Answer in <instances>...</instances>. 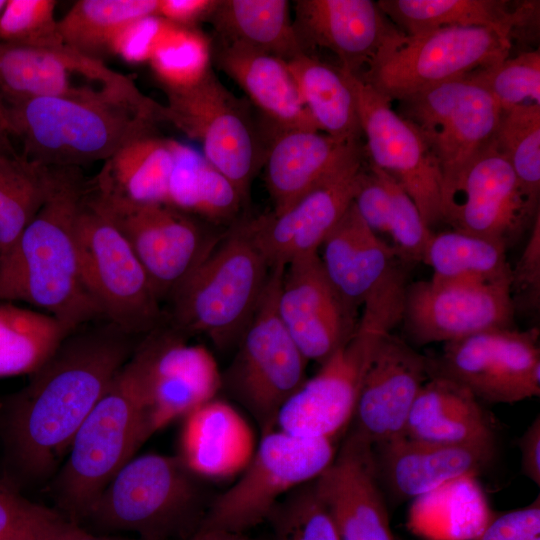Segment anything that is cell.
I'll return each mask as SVG.
<instances>
[{
    "label": "cell",
    "mask_w": 540,
    "mask_h": 540,
    "mask_svg": "<svg viewBox=\"0 0 540 540\" xmlns=\"http://www.w3.org/2000/svg\"><path fill=\"white\" fill-rule=\"evenodd\" d=\"M218 0H158L157 15L176 25L195 27L208 20Z\"/></svg>",
    "instance_id": "52"
},
{
    "label": "cell",
    "mask_w": 540,
    "mask_h": 540,
    "mask_svg": "<svg viewBox=\"0 0 540 540\" xmlns=\"http://www.w3.org/2000/svg\"><path fill=\"white\" fill-rule=\"evenodd\" d=\"M60 171L16 150L0 156V255L11 248L45 204Z\"/></svg>",
    "instance_id": "37"
},
{
    "label": "cell",
    "mask_w": 540,
    "mask_h": 540,
    "mask_svg": "<svg viewBox=\"0 0 540 540\" xmlns=\"http://www.w3.org/2000/svg\"><path fill=\"white\" fill-rule=\"evenodd\" d=\"M163 105L152 101L36 98L0 107V123L27 159L53 168L106 161L128 142L156 133Z\"/></svg>",
    "instance_id": "3"
},
{
    "label": "cell",
    "mask_w": 540,
    "mask_h": 540,
    "mask_svg": "<svg viewBox=\"0 0 540 540\" xmlns=\"http://www.w3.org/2000/svg\"><path fill=\"white\" fill-rule=\"evenodd\" d=\"M274 540H340L312 481L287 494L268 519Z\"/></svg>",
    "instance_id": "45"
},
{
    "label": "cell",
    "mask_w": 540,
    "mask_h": 540,
    "mask_svg": "<svg viewBox=\"0 0 540 540\" xmlns=\"http://www.w3.org/2000/svg\"><path fill=\"white\" fill-rule=\"evenodd\" d=\"M407 277L401 266L364 302L351 338L320 364L281 408L275 429L333 440L350 423L365 373L382 338L402 320Z\"/></svg>",
    "instance_id": "5"
},
{
    "label": "cell",
    "mask_w": 540,
    "mask_h": 540,
    "mask_svg": "<svg viewBox=\"0 0 540 540\" xmlns=\"http://www.w3.org/2000/svg\"><path fill=\"white\" fill-rule=\"evenodd\" d=\"M355 101L369 164L393 176L412 198L428 228L442 221V180L418 129L392 108V100L343 68Z\"/></svg>",
    "instance_id": "17"
},
{
    "label": "cell",
    "mask_w": 540,
    "mask_h": 540,
    "mask_svg": "<svg viewBox=\"0 0 540 540\" xmlns=\"http://www.w3.org/2000/svg\"><path fill=\"white\" fill-rule=\"evenodd\" d=\"M184 418L178 456L192 473L225 479L245 469L256 449L254 434L233 406L213 398Z\"/></svg>",
    "instance_id": "29"
},
{
    "label": "cell",
    "mask_w": 540,
    "mask_h": 540,
    "mask_svg": "<svg viewBox=\"0 0 540 540\" xmlns=\"http://www.w3.org/2000/svg\"><path fill=\"white\" fill-rule=\"evenodd\" d=\"M84 199L126 238L160 301L172 297L222 235L191 214L132 201L94 181L86 182Z\"/></svg>",
    "instance_id": "9"
},
{
    "label": "cell",
    "mask_w": 540,
    "mask_h": 540,
    "mask_svg": "<svg viewBox=\"0 0 540 540\" xmlns=\"http://www.w3.org/2000/svg\"><path fill=\"white\" fill-rule=\"evenodd\" d=\"M164 91V122L198 141L204 158L246 199L266 155L246 104L212 70L190 88Z\"/></svg>",
    "instance_id": "14"
},
{
    "label": "cell",
    "mask_w": 540,
    "mask_h": 540,
    "mask_svg": "<svg viewBox=\"0 0 540 540\" xmlns=\"http://www.w3.org/2000/svg\"><path fill=\"white\" fill-rule=\"evenodd\" d=\"M294 9L304 50L307 45L328 49L341 68L358 76L406 38L371 0H297Z\"/></svg>",
    "instance_id": "24"
},
{
    "label": "cell",
    "mask_w": 540,
    "mask_h": 540,
    "mask_svg": "<svg viewBox=\"0 0 540 540\" xmlns=\"http://www.w3.org/2000/svg\"><path fill=\"white\" fill-rule=\"evenodd\" d=\"M399 101L402 116L418 129L437 160L443 217L467 168L493 140L502 110L485 89L467 77Z\"/></svg>",
    "instance_id": "13"
},
{
    "label": "cell",
    "mask_w": 540,
    "mask_h": 540,
    "mask_svg": "<svg viewBox=\"0 0 540 540\" xmlns=\"http://www.w3.org/2000/svg\"><path fill=\"white\" fill-rule=\"evenodd\" d=\"M149 103L129 77L68 46L0 43V107L36 98Z\"/></svg>",
    "instance_id": "16"
},
{
    "label": "cell",
    "mask_w": 540,
    "mask_h": 540,
    "mask_svg": "<svg viewBox=\"0 0 540 540\" xmlns=\"http://www.w3.org/2000/svg\"><path fill=\"white\" fill-rule=\"evenodd\" d=\"M353 204L363 221L377 234L389 233L390 203L380 177L369 167L361 178Z\"/></svg>",
    "instance_id": "51"
},
{
    "label": "cell",
    "mask_w": 540,
    "mask_h": 540,
    "mask_svg": "<svg viewBox=\"0 0 540 540\" xmlns=\"http://www.w3.org/2000/svg\"><path fill=\"white\" fill-rule=\"evenodd\" d=\"M0 540H14V539H0Z\"/></svg>",
    "instance_id": "58"
},
{
    "label": "cell",
    "mask_w": 540,
    "mask_h": 540,
    "mask_svg": "<svg viewBox=\"0 0 540 540\" xmlns=\"http://www.w3.org/2000/svg\"><path fill=\"white\" fill-rule=\"evenodd\" d=\"M539 328H499L444 343L430 377L451 380L479 401L515 403L540 395Z\"/></svg>",
    "instance_id": "15"
},
{
    "label": "cell",
    "mask_w": 540,
    "mask_h": 540,
    "mask_svg": "<svg viewBox=\"0 0 540 540\" xmlns=\"http://www.w3.org/2000/svg\"><path fill=\"white\" fill-rule=\"evenodd\" d=\"M169 23L158 15L138 18L115 36L110 44L109 53L129 63H148Z\"/></svg>",
    "instance_id": "49"
},
{
    "label": "cell",
    "mask_w": 540,
    "mask_h": 540,
    "mask_svg": "<svg viewBox=\"0 0 540 540\" xmlns=\"http://www.w3.org/2000/svg\"><path fill=\"white\" fill-rule=\"evenodd\" d=\"M521 473L540 486V416L532 421L518 440Z\"/></svg>",
    "instance_id": "53"
},
{
    "label": "cell",
    "mask_w": 540,
    "mask_h": 540,
    "mask_svg": "<svg viewBox=\"0 0 540 540\" xmlns=\"http://www.w3.org/2000/svg\"><path fill=\"white\" fill-rule=\"evenodd\" d=\"M57 1L6 0L0 15V43L59 49L67 46L55 17Z\"/></svg>",
    "instance_id": "46"
},
{
    "label": "cell",
    "mask_w": 540,
    "mask_h": 540,
    "mask_svg": "<svg viewBox=\"0 0 540 540\" xmlns=\"http://www.w3.org/2000/svg\"><path fill=\"white\" fill-rule=\"evenodd\" d=\"M175 147L156 133L136 138L104 161L93 181L135 202L167 205Z\"/></svg>",
    "instance_id": "34"
},
{
    "label": "cell",
    "mask_w": 540,
    "mask_h": 540,
    "mask_svg": "<svg viewBox=\"0 0 540 540\" xmlns=\"http://www.w3.org/2000/svg\"><path fill=\"white\" fill-rule=\"evenodd\" d=\"M510 278L436 280L407 284L402 320L417 345L450 342L483 331L514 328Z\"/></svg>",
    "instance_id": "18"
},
{
    "label": "cell",
    "mask_w": 540,
    "mask_h": 540,
    "mask_svg": "<svg viewBox=\"0 0 540 540\" xmlns=\"http://www.w3.org/2000/svg\"><path fill=\"white\" fill-rule=\"evenodd\" d=\"M516 29L449 27L404 41L360 76L391 100L454 81L510 56Z\"/></svg>",
    "instance_id": "12"
},
{
    "label": "cell",
    "mask_w": 540,
    "mask_h": 540,
    "mask_svg": "<svg viewBox=\"0 0 540 540\" xmlns=\"http://www.w3.org/2000/svg\"><path fill=\"white\" fill-rule=\"evenodd\" d=\"M82 527L0 483V539L69 540Z\"/></svg>",
    "instance_id": "43"
},
{
    "label": "cell",
    "mask_w": 540,
    "mask_h": 540,
    "mask_svg": "<svg viewBox=\"0 0 540 540\" xmlns=\"http://www.w3.org/2000/svg\"><path fill=\"white\" fill-rule=\"evenodd\" d=\"M379 479L399 498H419L475 477L492 461L496 443L440 444L400 437L373 448Z\"/></svg>",
    "instance_id": "26"
},
{
    "label": "cell",
    "mask_w": 540,
    "mask_h": 540,
    "mask_svg": "<svg viewBox=\"0 0 540 540\" xmlns=\"http://www.w3.org/2000/svg\"><path fill=\"white\" fill-rule=\"evenodd\" d=\"M276 306L301 353L319 364L351 338L359 319L327 278L318 253L284 266Z\"/></svg>",
    "instance_id": "22"
},
{
    "label": "cell",
    "mask_w": 540,
    "mask_h": 540,
    "mask_svg": "<svg viewBox=\"0 0 540 540\" xmlns=\"http://www.w3.org/2000/svg\"><path fill=\"white\" fill-rule=\"evenodd\" d=\"M320 249L318 255L327 278L355 311L389 277L399 261L392 246L363 221L353 203Z\"/></svg>",
    "instance_id": "28"
},
{
    "label": "cell",
    "mask_w": 540,
    "mask_h": 540,
    "mask_svg": "<svg viewBox=\"0 0 540 540\" xmlns=\"http://www.w3.org/2000/svg\"><path fill=\"white\" fill-rule=\"evenodd\" d=\"M335 454L333 440L278 429L263 434L239 479L209 504L197 529L245 533L258 526L287 494L320 475Z\"/></svg>",
    "instance_id": "10"
},
{
    "label": "cell",
    "mask_w": 540,
    "mask_h": 540,
    "mask_svg": "<svg viewBox=\"0 0 540 540\" xmlns=\"http://www.w3.org/2000/svg\"><path fill=\"white\" fill-rule=\"evenodd\" d=\"M511 298L516 312L534 313L540 303V214L531 227L529 240L514 269L511 268Z\"/></svg>",
    "instance_id": "48"
},
{
    "label": "cell",
    "mask_w": 540,
    "mask_h": 540,
    "mask_svg": "<svg viewBox=\"0 0 540 540\" xmlns=\"http://www.w3.org/2000/svg\"><path fill=\"white\" fill-rule=\"evenodd\" d=\"M68 335L49 314L0 302V378L31 375Z\"/></svg>",
    "instance_id": "38"
},
{
    "label": "cell",
    "mask_w": 540,
    "mask_h": 540,
    "mask_svg": "<svg viewBox=\"0 0 540 540\" xmlns=\"http://www.w3.org/2000/svg\"><path fill=\"white\" fill-rule=\"evenodd\" d=\"M69 540H142L140 538L138 539H129V538H121V537H112V536H105V535H94L84 528H81L73 537H71Z\"/></svg>",
    "instance_id": "55"
},
{
    "label": "cell",
    "mask_w": 540,
    "mask_h": 540,
    "mask_svg": "<svg viewBox=\"0 0 540 540\" xmlns=\"http://www.w3.org/2000/svg\"><path fill=\"white\" fill-rule=\"evenodd\" d=\"M358 145L325 178L280 213L248 220L271 268L319 252L325 238L352 205L366 170Z\"/></svg>",
    "instance_id": "19"
},
{
    "label": "cell",
    "mask_w": 540,
    "mask_h": 540,
    "mask_svg": "<svg viewBox=\"0 0 540 540\" xmlns=\"http://www.w3.org/2000/svg\"><path fill=\"white\" fill-rule=\"evenodd\" d=\"M222 42L242 43L288 62L305 53L285 0H218L209 19Z\"/></svg>",
    "instance_id": "33"
},
{
    "label": "cell",
    "mask_w": 540,
    "mask_h": 540,
    "mask_svg": "<svg viewBox=\"0 0 540 540\" xmlns=\"http://www.w3.org/2000/svg\"><path fill=\"white\" fill-rule=\"evenodd\" d=\"M5 4H6V0H0V15H1V12H2Z\"/></svg>",
    "instance_id": "57"
},
{
    "label": "cell",
    "mask_w": 540,
    "mask_h": 540,
    "mask_svg": "<svg viewBox=\"0 0 540 540\" xmlns=\"http://www.w3.org/2000/svg\"><path fill=\"white\" fill-rule=\"evenodd\" d=\"M429 378L428 356L392 331L383 335L365 373L350 431L373 448L402 437L412 405Z\"/></svg>",
    "instance_id": "23"
},
{
    "label": "cell",
    "mask_w": 540,
    "mask_h": 540,
    "mask_svg": "<svg viewBox=\"0 0 540 540\" xmlns=\"http://www.w3.org/2000/svg\"><path fill=\"white\" fill-rule=\"evenodd\" d=\"M76 241L84 285L105 320L137 336L163 318L152 283L122 233L82 198Z\"/></svg>",
    "instance_id": "11"
},
{
    "label": "cell",
    "mask_w": 540,
    "mask_h": 540,
    "mask_svg": "<svg viewBox=\"0 0 540 540\" xmlns=\"http://www.w3.org/2000/svg\"><path fill=\"white\" fill-rule=\"evenodd\" d=\"M246 199L195 149L176 142L167 205L212 222L232 220Z\"/></svg>",
    "instance_id": "36"
},
{
    "label": "cell",
    "mask_w": 540,
    "mask_h": 540,
    "mask_svg": "<svg viewBox=\"0 0 540 540\" xmlns=\"http://www.w3.org/2000/svg\"><path fill=\"white\" fill-rule=\"evenodd\" d=\"M15 151L11 138L0 123V156Z\"/></svg>",
    "instance_id": "56"
},
{
    "label": "cell",
    "mask_w": 540,
    "mask_h": 540,
    "mask_svg": "<svg viewBox=\"0 0 540 540\" xmlns=\"http://www.w3.org/2000/svg\"><path fill=\"white\" fill-rule=\"evenodd\" d=\"M506 246L456 230L432 234L422 262L433 269L432 279L497 281L511 277Z\"/></svg>",
    "instance_id": "39"
},
{
    "label": "cell",
    "mask_w": 540,
    "mask_h": 540,
    "mask_svg": "<svg viewBox=\"0 0 540 540\" xmlns=\"http://www.w3.org/2000/svg\"><path fill=\"white\" fill-rule=\"evenodd\" d=\"M538 213L539 205L525 193L492 140L467 168L442 221L508 248L531 229Z\"/></svg>",
    "instance_id": "20"
},
{
    "label": "cell",
    "mask_w": 540,
    "mask_h": 540,
    "mask_svg": "<svg viewBox=\"0 0 540 540\" xmlns=\"http://www.w3.org/2000/svg\"><path fill=\"white\" fill-rule=\"evenodd\" d=\"M369 167L380 177L389 196V235L396 258L403 263L422 262L426 246L433 234L424 223L412 198L390 174L371 164Z\"/></svg>",
    "instance_id": "47"
},
{
    "label": "cell",
    "mask_w": 540,
    "mask_h": 540,
    "mask_svg": "<svg viewBox=\"0 0 540 540\" xmlns=\"http://www.w3.org/2000/svg\"><path fill=\"white\" fill-rule=\"evenodd\" d=\"M494 143L513 168L520 185L538 205L540 193V105L501 111Z\"/></svg>",
    "instance_id": "41"
},
{
    "label": "cell",
    "mask_w": 540,
    "mask_h": 540,
    "mask_svg": "<svg viewBox=\"0 0 540 540\" xmlns=\"http://www.w3.org/2000/svg\"><path fill=\"white\" fill-rule=\"evenodd\" d=\"M85 186L78 168H61L45 204L0 255V302H27L58 320L69 334L102 318L84 285L76 241Z\"/></svg>",
    "instance_id": "2"
},
{
    "label": "cell",
    "mask_w": 540,
    "mask_h": 540,
    "mask_svg": "<svg viewBox=\"0 0 540 540\" xmlns=\"http://www.w3.org/2000/svg\"><path fill=\"white\" fill-rule=\"evenodd\" d=\"M157 7L158 0H79L59 20V29L68 47L100 59L126 25L157 15Z\"/></svg>",
    "instance_id": "40"
},
{
    "label": "cell",
    "mask_w": 540,
    "mask_h": 540,
    "mask_svg": "<svg viewBox=\"0 0 540 540\" xmlns=\"http://www.w3.org/2000/svg\"><path fill=\"white\" fill-rule=\"evenodd\" d=\"M485 89L501 110L540 105V52L528 51L465 76Z\"/></svg>",
    "instance_id": "44"
},
{
    "label": "cell",
    "mask_w": 540,
    "mask_h": 540,
    "mask_svg": "<svg viewBox=\"0 0 540 540\" xmlns=\"http://www.w3.org/2000/svg\"><path fill=\"white\" fill-rule=\"evenodd\" d=\"M137 347L144 363L150 435L186 417L222 388V374L213 355L202 345L188 344L176 330L157 328Z\"/></svg>",
    "instance_id": "21"
},
{
    "label": "cell",
    "mask_w": 540,
    "mask_h": 540,
    "mask_svg": "<svg viewBox=\"0 0 540 540\" xmlns=\"http://www.w3.org/2000/svg\"><path fill=\"white\" fill-rule=\"evenodd\" d=\"M186 540H254L245 533L197 529Z\"/></svg>",
    "instance_id": "54"
},
{
    "label": "cell",
    "mask_w": 540,
    "mask_h": 540,
    "mask_svg": "<svg viewBox=\"0 0 540 540\" xmlns=\"http://www.w3.org/2000/svg\"><path fill=\"white\" fill-rule=\"evenodd\" d=\"M283 269H271L260 301L236 344V353L222 374V388L249 412L263 434L275 429L281 408L308 379V360L277 312Z\"/></svg>",
    "instance_id": "8"
},
{
    "label": "cell",
    "mask_w": 540,
    "mask_h": 540,
    "mask_svg": "<svg viewBox=\"0 0 540 540\" xmlns=\"http://www.w3.org/2000/svg\"><path fill=\"white\" fill-rule=\"evenodd\" d=\"M474 540H540V497L490 519Z\"/></svg>",
    "instance_id": "50"
},
{
    "label": "cell",
    "mask_w": 540,
    "mask_h": 540,
    "mask_svg": "<svg viewBox=\"0 0 540 540\" xmlns=\"http://www.w3.org/2000/svg\"><path fill=\"white\" fill-rule=\"evenodd\" d=\"M105 320L69 334L29 383L10 399L9 453L19 472L46 479L67 456L74 436L137 346Z\"/></svg>",
    "instance_id": "1"
},
{
    "label": "cell",
    "mask_w": 540,
    "mask_h": 540,
    "mask_svg": "<svg viewBox=\"0 0 540 540\" xmlns=\"http://www.w3.org/2000/svg\"><path fill=\"white\" fill-rule=\"evenodd\" d=\"M216 63L260 111L270 140L289 130L320 131L285 60L242 43L220 41Z\"/></svg>",
    "instance_id": "27"
},
{
    "label": "cell",
    "mask_w": 540,
    "mask_h": 540,
    "mask_svg": "<svg viewBox=\"0 0 540 540\" xmlns=\"http://www.w3.org/2000/svg\"><path fill=\"white\" fill-rule=\"evenodd\" d=\"M200 477L178 455L148 453L129 460L104 488L84 521L142 540L190 537L206 510Z\"/></svg>",
    "instance_id": "7"
},
{
    "label": "cell",
    "mask_w": 540,
    "mask_h": 540,
    "mask_svg": "<svg viewBox=\"0 0 540 540\" xmlns=\"http://www.w3.org/2000/svg\"><path fill=\"white\" fill-rule=\"evenodd\" d=\"M402 437L440 444L496 443L493 424L466 388L430 377L418 393Z\"/></svg>",
    "instance_id": "31"
},
{
    "label": "cell",
    "mask_w": 540,
    "mask_h": 540,
    "mask_svg": "<svg viewBox=\"0 0 540 540\" xmlns=\"http://www.w3.org/2000/svg\"><path fill=\"white\" fill-rule=\"evenodd\" d=\"M301 100L320 131L346 143H359L362 134L356 101L340 67L306 52L288 61Z\"/></svg>",
    "instance_id": "35"
},
{
    "label": "cell",
    "mask_w": 540,
    "mask_h": 540,
    "mask_svg": "<svg viewBox=\"0 0 540 540\" xmlns=\"http://www.w3.org/2000/svg\"><path fill=\"white\" fill-rule=\"evenodd\" d=\"M360 143L339 142L320 131L289 130L271 138L264 160L273 213L290 207Z\"/></svg>",
    "instance_id": "30"
},
{
    "label": "cell",
    "mask_w": 540,
    "mask_h": 540,
    "mask_svg": "<svg viewBox=\"0 0 540 540\" xmlns=\"http://www.w3.org/2000/svg\"><path fill=\"white\" fill-rule=\"evenodd\" d=\"M150 436L144 363L136 347L74 436L52 484L58 511L80 526L104 488Z\"/></svg>",
    "instance_id": "4"
},
{
    "label": "cell",
    "mask_w": 540,
    "mask_h": 540,
    "mask_svg": "<svg viewBox=\"0 0 540 540\" xmlns=\"http://www.w3.org/2000/svg\"><path fill=\"white\" fill-rule=\"evenodd\" d=\"M378 479L373 446L350 431L312 480L340 540H395Z\"/></svg>",
    "instance_id": "25"
},
{
    "label": "cell",
    "mask_w": 540,
    "mask_h": 540,
    "mask_svg": "<svg viewBox=\"0 0 540 540\" xmlns=\"http://www.w3.org/2000/svg\"><path fill=\"white\" fill-rule=\"evenodd\" d=\"M271 269L248 221L233 226L170 298L175 330L205 335L221 350L236 346Z\"/></svg>",
    "instance_id": "6"
},
{
    "label": "cell",
    "mask_w": 540,
    "mask_h": 540,
    "mask_svg": "<svg viewBox=\"0 0 540 540\" xmlns=\"http://www.w3.org/2000/svg\"><path fill=\"white\" fill-rule=\"evenodd\" d=\"M378 6L406 36L449 27L501 26L520 28L536 5L512 8L505 0H380Z\"/></svg>",
    "instance_id": "32"
},
{
    "label": "cell",
    "mask_w": 540,
    "mask_h": 540,
    "mask_svg": "<svg viewBox=\"0 0 540 540\" xmlns=\"http://www.w3.org/2000/svg\"><path fill=\"white\" fill-rule=\"evenodd\" d=\"M211 45L195 27L169 23L152 53L149 64L166 90L198 84L211 69Z\"/></svg>",
    "instance_id": "42"
}]
</instances>
